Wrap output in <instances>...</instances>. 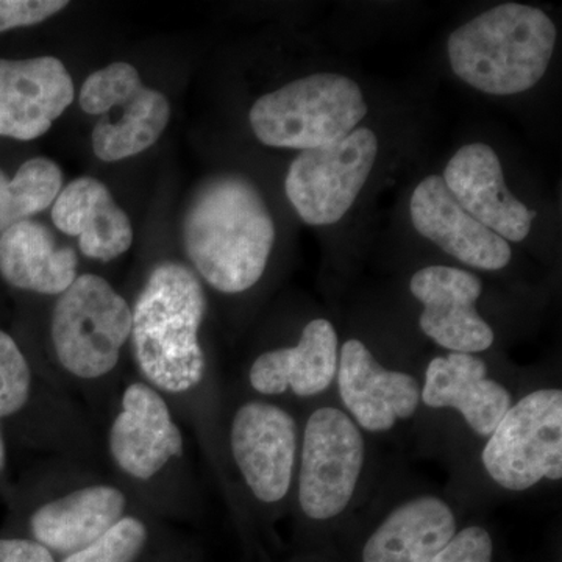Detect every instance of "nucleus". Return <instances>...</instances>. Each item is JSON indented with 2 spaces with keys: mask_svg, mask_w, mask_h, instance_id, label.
Listing matches in <instances>:
<instances>
[{
  "mask_svg": "<svg viewBox=\"0 0 562 562\" xmlns=\"http://www.w3.org/2000/svg\"><path fill=\"white\" fill-rule=\"evenodd\" d=\"M183 244L211 288L239 294L261 280L276 244V224L249 179L220 173L192 195L183 217Z\"/></svg>",
  "mask_w": 562,
  "mask_h": 562,
  "instance_id": "f257e3e1",
  "label": "nucleus"
},
{
  "mask_svg": "<svg viewBox=\"0 0 562 562\" xmlns=\"http://www.w3.org/2000/svg\"><path fill=\"white\" fill-rule=\"evenodd\" d=\"M206 295L198 273L176 261L151 269L132 306V350L146 383L166 394H187L205 379L199 331Z\"/></svg>",
  "mask_w": 562,
  "mask_h": 562,
  "instance_id": "f03ea898",
  "label": "nucleus"
},
{
  "mask_svg": "<svg viewBox=\"0 0 562 562\" xmlns=\"http://www.w3.org/2000/svg\"><path fill=\"white\" fill-rule=\"evenodd\" d=\"M557 27L541 9L502 3L452 32L450 66L469 87L494 95L531 90L549 68Z\"/></svg>",
  "mask_w": 562,
  "mask_h": 562,
  "instance_id": "7ed1b4c3",
  "label": "nucleus"
},
{
  "mask_svg": "<svg viewBox=\"0 0 562 562\" xmlns=\"http://www.w3.org/2000/svg\"><path fill=\"white\" fill-rule=\"evenodd\" d=\"M366 114L368 103L357 81L319 72L261 95L249 121L266 146L310 150L346 138Z\"/></svg>",
  "mask_w": 562,
  "mask_h": 562,
  "instance_id": "20e7f679",
  "label": "nucleus"
},
{
  "mask_svg": "<svg viewBox=\"0 0 562 562\" xmlns=\"http://www.w3.org/2000/svg\"><path fill=\"white\" fill-rule=\"evenodd\" d=\"M131 333L132 306L109 281L94 273L77 276L52 310L55 357L76 379L109 375L120 362Z\"/></svg>",
  "mask_w": 562,
  "mask_h": 562,
  "instance_id": "39448f33",
  "label": "nucleus"
},
{
  "mask_svg": "<svg viewBox=\"0 0 562 562\" xmlns=\"http://www.w3.org/2000/svg\"><path fill=\"white\" fill-rule=\"evenodd\" d=\"M79 102L85 113L103 116L92 128L91 144L95 157L105 162L150 149L171 120L168 98L147 88L138 69L128 63H113L92 72L81 85Z\"/></svg>",
  "mask_w": 562,
  "mask_h": 562,
  "instance_id": "423d86ee",
  "label": "nucleus"
},
{
  "mask_svg": "<svg viewBox=\"0 0 562 562\" xmlns=\"http://www.w3.org/2000/svg\"><path fill=\"white\" fill-rule=\"evenodd\" d=\"M484 471L503 490L524 492L562 479V391H532L506 412L487 438Z\"/></svg>",
  "mask_w": 562,
  "mask_h": 562,
  "instance_id": "0eeeda50",
  "label": "nucleus"
},
{
  "mask_svg": "<svg viewBox=\"0 0 562 562\" xmlns=\"http://www.w3.org/2000/svg\"><path fill=\"white\" fill-rule=\"evenodd\" d=\"M366 461L361 428L342 409L324 406L303 432L299 503L308 519L327 522L346 512Z\"/></svg>",
  "mask_w": 562,
  "mask_h": 562,
  "instance_id": "6e6552de",
  "label": "nucleus"
},
{
  "mask_svg": "<svg viewBox=\"0 0 562 562\" xmlns=\"http://www.w3.org/2000/svg\"><path fill=\"white\" fill-rule=\"evenodd\" d=\"M376 155L379 138L364 127L338 143L302 150L284 180V191L301 220L316 227L341 221L371 176Z\"/></svg>",
  "mask_w": 562,
  "mask_h": 562,
  "instance_id": "1a4fd4ad",
  "label": "nucleus"
},
{
  "mask_svg": "<svg viewBox=\"0 0 562 562\" xmlns=\"http://www.w3.org/2000/svg\"><path fill=\"white\" fill-rule=\"evenodd\" d=\"M233 461L258 502L286 497L297 461L299 432L286 409L262 401L239 406L231 427Z\"/></svg>",
  "mask_w": 562,
  "mask_h": 562,
  "instance_id": "9d476101",
  "label": "nucleus"
},
{
  "mask_svg": "<svg viewBox=\"0 0 562 562\" xmlns=\"http://www.w3.org/2000/svg\"><path fill=\"white\" fill-rule=\"evenodd\" d=\"M111 460L125 475L149 482L183 454L184 441L168 402L146 382L128 384L109 432Z\"/></svg>",
  "mask_w": 562,
  "mask_h": 562,
  "instance_id": "9b49d317",
  "label": "nucleus"
},
{
  "mask_svg": "<svg viewBox=\"0 0 562 562\" xmlns=\"http://www.w3.org/2000/svg\"><path fill=\"white\" fill-rule=\"evenodd\" d=\"M409 291L424 305L420 330L454 353H482L495 341L491 325L476 312L483 283L464 269L428 266L414 273Z\"/></svg>",
  "mask_w": 562,
  "mask_h": 562,
  "instance_id": "f8f14e48",
  "label": "nucleus"
},
{
  "mask_svg": "<svg viewBox=\"0 0 562 562\" xmlns=\"http://www.w3.org/2000/svg\"><path fill=\"white\" fill-rule=\"evenodd\" d=\"M336 379L344 406L362 430L390 431L419 408L417 380L409 373L384 368L360 339L344 342Z\"/></svg>",
  "mask_w": 562,
  "mask_h": 562,
  "instance_id": "ddd939ff",
  "label": "nucleus"
},
{
  "mask_svg": "<svg viewBox=\"0 0 562 562\" xmlns=\"http://www.w3.org/2000/svg\"><path fill=\"white\" fill-rule=\"evenodd\" d=\"M74 98L72 77L57 57L0 60V136L40 138Z\"/></svg>",
  "mask_w": 562,
  "mask_h": 562,
  "instance_id": "4468645a",
  "label": "nucleus"
},
{
  "mask_svg": "<svg viewBox=\"0 0 562 562\" xmlns=\"http://www.w3.org/2000/svg\"><path fill=\"white\" fill-rule=\"evenodd\" d=\"M443 183L462 209L505 241L520 243L535 211L506 188L501 158L483 143L465 144L443 169Z\"/></svg>",
  "mask_w": 562,
  "mask_h": 562,
  "instance_id": "2eb2a0df",
  "label": "nucleus"
},
{
  "mask_svg": "<svg viewBox=\"0 0 562 562\" xmlns=\"http://www.w3.org/2000/svg\"><path fill=\"white\" fill-rule=\"evenodd\" d=\"M409 214L419 235L469 268L501 271L512 261L508 241L473 220L454 201L442 177L419 181L409 202Z\"/></svg>",
  "mask_w": 562,
  "mask_h": 562,
  "instance_id": "dca6fc26",
  "label": "nucleus"
},
{
  "mask_svg": "<svg viewBox=\"0 0 562 562\" xmlns=\"http://www.w3.org/2000/svg\"><path fill=\"white\" fill-rule=\"evenodd\" d=\"M420 402L432 409H454L473 432L490 438L512 408L513 397L503 384L487 376L482 358L450 351L428 364Z\"/></svg>",
  "mask_w": 562,
  "mask_h": 562,
  "instance_id": "f3484780",
  "label": "nucleus"
},
{
  "mask_svg": "<svg viewBox=\"0 0 562 562\" xmlns=\"http://www.w3.org/2000/svg\"><path fill=\"white\" fill-rule=\"evenodd\" d=\"M125 512L127 497L120 487L90 484L41 505L31 517L32 539L66 558L105 535Z\"/></svg>",
  "mask_w": 562,
  "mask_h": 562,
  "instance_id": "a211bd4d",
  "label": "nucleus"
},
{
  "mask_svg": "<svg viewBox=\"0 0 562 562\" xmlns=\"http://www.w3.org/2000/svg\"><path fill=\"white\" fill-rule=\"evenodd\" d=\"M339 364L338 333L330 321L313 319L297 346L265 351L251 364L250 386L258 394L314 397L331 386Z\"/></svg>",
  "mask_w": 562,
  "mask_h": 562,
  "instance_id": "6ab92c4d",
  "label": "nucleus"
},
{
  "mask_svg": "<svg viewBox=\"0 0 562 562\" xmlns=\"http://www.w3.org/2000/svg\"><path fill=\"white\" fill-rule=\"evenodd\" d=\"M52 221L58 231L76 236L81 254L91 260L113 261L131 249V217L114 202L106 184L80 177L63 188L52 205Z\"/></svg>",
  "mask_w": 562,
  "mask_h": 562,
  "instance_id": "aec40b11",
  "label": "nucleus"
},
{
  "mask_svg": "<svg viewBox=\"0 0 562 562\" xmlns=\"http://www.w3.org/2000/svg\"><path fill=\"white\" fill-rule=\"evenodd\" d=\"M458 530L449 503L420 495L384 517L362 543L360 562H431Z\"/></svg>",
  "mask_w": 562,
  "mask_h": 562,
  "instance_id": "412c9836",
  "label": "nucleus"
},
{
  "mask_svg": "<svg viewBox=\"0 0 562 562\" xmlns=\"http://www.w3.org/2000/svg\"><path fill=\"white\" fill-rule=\"evenodd\" d=\"M0 276L22 291L60 295L77 279V255L46 225L24 221L0 233Z\"/></svg>",
  "mask_w": 562,
  "mask_h": 562,
  "instance_id": "4be33fe9",
  "label": "nucleus"
},
{
  "mask_svg": "<svg viewBox=\"0 0 562 562\" xmlns=\"http://www.w3.org/2000/svg\"><path fill=\"white\" fill-rule=\"evenodd\" d=\"M61 190L60 166L49 158L25 161L13 179L0 171V233L49 209Z\"/></svg>",
  "mask_w": 562,
  "mask_h": 562,
  "instance_id": "5701e85b",
  "label": "nucleus"
},
{
  "mask_svg": "<svg viewBox=\"0 0 562 562\" xmlns=\"http://www.w3.org/2000/svg\"><path fill=\"white\" fill-rule=\"evenodd\" d=\"M149 542V528L139 517H124L105 535L60 562H136Z\"/></svg>",
  "mask_w": 562,
  "mask_h": 562,
  "instance_id": "b1692460",
  "label": "nucleus"
},
{
  "mask_svg": "<svg viewBox=\"0 0 562 562\" xmlns=\"http://www.w3.org/2000/svg\"><path fill=\"white\" fill-rule=\"evenodd\" d=\"M32 392V371L20 346L0 330V419L20 413Z\"/></svg>",
  "mask_w": 562,
  "mask_h": 562,
  "instance_id": "393cba45",
  "label": "nucleus"
},
{
  "mask_svg": "<svg viewBox=\"0 0 562 562\" xmlns=\"http://www.w3.org/2000/svg\"><path fill=\"white\" fill-rule=\"evenodd\" d=\"M431 562H495V542L482 525L460 528Z\"/></svg>",
  "mask_w": 562,
  "mask_h": 562,
  "instance_id": "a878e982",
  "label": "nucleus"
},
{
  "mask_svg": "<svg viewBox=\"0 0 562 562\" xmlns=\"http://www.w3.org/2000/svg\"><path fill=\"white\" fill-rule=\"evenodd\" d=\"M68 5L65 0H0V33L40 24Z\"/></svg>",
  "mask_w": 562,
  "mask_h": 562,
  "instance_id": "bb28decb",
  "label": "nucleus"
},
{
  "mask_svg": "<svg viewBox=\"0 0 562 562\" xmlns=\"http://www.w3.org/2000/svg\"><path fill=\"white\" fill-rule=\"evenodd\" d=\"M0 562H60L46 547L25 538L0 539Z\"/></svg>",
  "mask_w": 562,
  "mask_h": 562,
  "instance_id": "cd10ccee",
  "label": "nucleus"
},
{
  "mask_svg": "<svg viewBox=\"0 0 562 562\" xmlns=\"http://www.w3.org/2000/svg\"><path fill=\"white\" fill-rule=\"evenodd\" d=\"M5 441H3L2 432H0V471H2L3 465H5Z\"/></svg>",
  "mask_w": 562,
  "mask_h": 562,
  "instance_id": "c85d7f7f",
  "label": "nucleus"
}]
</instances>
